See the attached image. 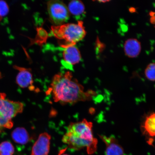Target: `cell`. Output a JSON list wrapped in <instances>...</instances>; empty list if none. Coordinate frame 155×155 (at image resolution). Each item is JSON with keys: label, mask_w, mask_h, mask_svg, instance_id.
I'll return each mask as SVG.
<instances>
[{"label": "cell", "mask_w": 155, "mask_h": 155, "mask_svg": "<svg viewBox=\"0 0 155 155\" xmlns=\"http://www.w3.org/2000/svg\"><path fill=\"white\" fill-rule=\"evenodd\" d=\"M24 109L22 103L8 99L5 93L0 92V119L12 120L13 117L22 113Z\"/></svg>", "instance_id": "cell-4"}, {"label": "cell", "mask_w": 155, "mask_h": 155, "mask_svg": "<svg viewBox=\"0 0 155 155\" xmlns=\"http://www.w3.org/2000/svg\"><path fill=\"white\" fill-rule=\"evenodd\" d=\"M63 48V65L71 67L79 62L81 59V54L75 45L68 46Z\"/></svg>", "instance_id": "cell-7"}, {"label": "cell", "mask_w": 155, "mask_h": 155, "mask_svg": "<svg viewBox=\"0 0 155 155\" xmlns=\"http://www.w3.org/2000/svg\"><path fill=\"white\" fill-rule=\"evenodd\" d=\"M51 32L55 37L61 41V46L63 48L75 45L86 34L82 21H79L77 24H63L52 26Z\"/></svg>", "instance_id": "cell-3"}, {"label": "cell", "mask_w": 155, "mask_h": 155, "mask_svg": "<svg viewBox=\"0 0 155 155\" xmlns=\"http://www.w3.org/2000/svg\"><path fill=\"white\" fill-rule=\"evenodd\" d=\"M63 152V150H62L61 151V153H60V154H59V155H68V154H62V152Z\"/></svg>", "instance_id": "cell-18"}, {"label": "cell", "mask_w": 155, "mask_h": 155, "mask_svg": "<svg viewBox=\"0 0 155 155\" xmlns=\"http://www.w3.org/2000/svg\"><path fill=\"white\" fill-rule=\"evenodd\" d=\"M145 75L149 80L155 81V63H151L147 66L145 71Z\"/></svg>", "instance_id": "cell-15"}, {"label": "cell", "mask_w": 155, "mask_h": 155, "mask_svg": "<svg viewBox=\"0 0 155 155\" xmlns=\"http://www.w3.org/2000/svg\"><path fill=\"white\" fill-rule=\"evenodd\" d=\"M106 146V155H124V149L113 136H100Z\"/></svg>", "instance_id": "cell-8"}, {"label": "cell", "mask_w": 155, "mask_h": 155, "mask_svg": "<svg viewBox=\"0 0 155 155\" xmlns=\"http://www.w3.org/2000/svg\"><path fill=\"white\" fill-rule=\"evenodd\" d=\"M98 2H100L102 3H105L106 2H109L110 1H98Z\"/></svg>", "instance_id": "cell-17"}, {"label": "cell", "mask_w": 155, "mask_h": 155, "mask_svg": "<svg viewBox=\"0 0 155 155\" xmlns=\"http://www.w3.org/2000/svg\"><path fill=\"white\" fill-rule=\"evenodd\" d=\"M9 8L8 5L6 2L0 0V17L5 16L8 14Z\"/></svg>", "instance_id": "cell-16"}, {"label": "cell", "mask_w": 155, "mask_h": 155, "mask_svg": "<svg viewBox=\"0 0 155 155\" xmlns=\"http://www.w3.org/2000/svg\"><path fill=\"white\" fill-rule=\"evenodd\" d=\"M47 8L50 18L55 26L63 24L69 18L68 9L62 2L56 0L48 1Z\"/></svg>", "instance_id": "cell-5"}, {"label": "cell", "mask_w": 155, "mask_h": 155, "mask_svg": "<svg viewBox=\"0 0 155 155\" xmlns=\"http://www.w3.org/2000/svg\"><path fill=\"white\" fill-rule=\"evenodd\" d=\"M142 127L144 132L147 135L150 137H155V113L147 116Z\"/></svg>", "instance_id": "cell-12"}, {"label": "cell", "mask_w": 155, "mask_h": 155, "mask_svg": "<svg viewBox=\"0 0 155 155\" xmlns=\"http://www.w3.org/2000/svg\"><path fill=\"white\" fill-rule=\"evenodd\" d=\"M47 93L52 94L54 102L63 104L89 101L95 94L92 91H86L69 71L54 75Z\"/></svg>", "instance_id": "cell-1"}, {"label": "cell", "mask_w": 155, "mask_h": 155, "mask_svg": "<svg viewBox=\"0 0 155 155\" xmlns=\"http://www.w3.org/2000/svg\"><path fill=\"white\" fill-rule=\"evenodd\" d=\"M14 152V147L9 141H4L0 144V155H13Z\"/></svg>", "instance_id": "cell-14"}, {"label": "cell", "mask_w": 155, "mask_h": 155, "mask_svg": "<svg viewBox=\"0 0 155 155\" xmlns=\"http://www.w3.org/2000/svg\"><path fill=\"white\" fill-rule=\"evenodd\" d=\"M2 18V17H0V21H1V20Z\"/></svg>", "instance_id": "cell-19"}, {"label": "cell", "mask_w": 155, "mask_h": 155, "mask_svg": "<svg viewBox=\"0 0 155 155\" xmlns=\"http://www.w3.org/2000/svg\"><path fill=\"white\" fill-rule=\"evenodd\" d=\"M51 139V136L47 133L40 134L32 147L31 155H48Z\"/></svg>", "instance_id": "cell-6"}, {"label": "cell", "mask_w": 155, "mask_h": 155, "mask_svg": "<svg viewBox=\"0 0 155 155\" xmlns=\"http://www.w3.org/2000/svg\"><path fill=\"white\" fill-rule=\"evenodd\" d=\"M124 51L127 57L134 58L140 54L141 50L140 42L137 39L130 38L126 41L124 46Z\"/></svg>", "instance_id": "cell-10"}, {"label": "cell", "mask_w": 155, "mask_h": 155, "mask_svg": "<svg viewBox=\"0 0 155 155\" xmlns=\"http://www.w3.org/2000/svg\"><path fill=\"white\" fill-rule=\"evenodd\" d=\"M92 127V122L86 119L71 123L63 136V142L71 150H79L86 148L89 154L94 153L97 150V140L93 135Z\"/></svg>", "instance_id": "cell-2"}, {"label": "cell", "mask_w": 155, "mask_h": 155, "mask_svg": "<svg viewBox=\"0 0 155 155\" xmlns=\"http://www.w3.org/2000/svg\"><path fill=\"white\" fill-rule=\"evenodd\" d=\"M18 68L19 72L16 77L17 84L21 88H28L31 91H34L35 88L33 85V80L31 73L28 69L20 67Z\"/></svg>", "instance_id": "cell-9"}, {"label": "cell", "mask_w": 155, "mask_h": 155, "mask_svg": "<svg viewBox=\"0 0 155 155\" xmlns=\"http://www.w3.org/2000/svg\"><path fill=\"white\" fill-rule=\"evenodd\" d=\"M70 13L77 16L83 14L85 11V7L82 2L73 1L70 2L68 7Z\"/></svg>", "instance_id": "cell-13"}, {"label": "cell", "mask_w": 155, "mask_h": 155, "mask_svg": "<svg viewBox=\"0 0 155 155\" xmlns=\"http://www.w3.org/2000/svg\"><path fill=\"white\" fill-rule=\"evenodd\" d=\"M11 137L15 143L22 145L27 144L30 139L28 131L23 127H18L14 130L12 133Z\"/></svg>", "instance_id": "cell-11"}]
</instances>
